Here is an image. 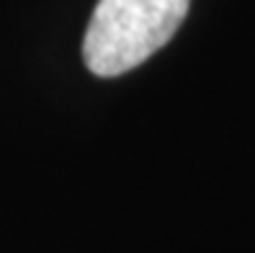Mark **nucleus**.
<instances>
[{
	"mask_svg": "<svg viewBox=\"0 0 255 253\" xmlns=\"http://www.w3.org/2000/svg\"><path fill=\"white\" fill-rule=\"evenodd\" d=\"M191 0H98L83 39V59L98 78H116L165 47Z\"/></svg>",
	"mask_w": 255,
	"mask_h": 253,
	"instance_id": "nucleus-1",
	"label": "nucleus"
}]
</instances>
